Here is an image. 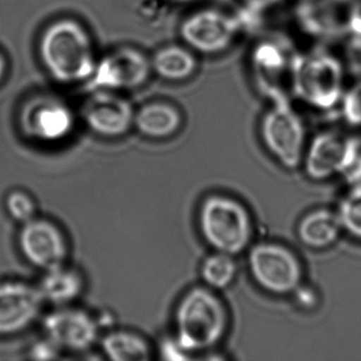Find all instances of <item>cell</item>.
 <instances>
[{"label": "cell", "instance_id": "20", "mask_svg": "<svg viewBox=\"0 0 361 361\" xmlns=\"http://www.w3.org/2000/svg\"><path fill=\"white\" fill-rule=\"evenodd\" d=\"M82 289V276L64 265L47 270L39 286L44 300L59 305L77 299L81 295Z\"/></svg>", "mask_w": 361, "mask_h": 361}, {"label": "cell", "instance_id": "1", "mask_svg": "<svg viewBox=\"0 0 361 361\" xmlns=\"http://www.w3.org/2000/svg\"><path fill=\"white\" fill-rule=\"evenodd\" d=\"M348 85L345 64L333 50L317 46L295 52L291 98L317 111L338 109Z\"/></svg>", "mask_w": 361, "mask_h": 361}, {"label": "cell", "instance_id": "4", "mask_svg": "<svg viewBox=\"0 0 361 361\" xmlns=\"http://www.w3.org/2000/svg\"><path fill=\"white\" fill-rule=\"evenodd\" d=\"M200 227L204 240L215 251L231 255L245 250L252 236L248 210L227 196H210L202 202Z\"/></svg>", "mask_w": 361, "mask_h": 361}, {"label": "cell", "instance_id": "14", "mask_svg": "<svg viewBox=\"0 0 361 361\" xmlns=\"http://www.w3.org/2000/svg\"><path fill=\"white\" fill-rule=\"evenodd\" d=\"M23 255L37 267L45 269L64 265L67 244L61 230L45 219H31L20 234Z\"/></svg>", "mask_w": 361, "mask_h": 361}, {"label": "cell", "instance_id": "30", "mask_svg": "<svg viewBox=\"0 0 361 361\" xmlns=\"http://www.w3.org/2000/svg\"><path fill=\"white\" fill-rule=\"evenodd\" d=\"M8 71V61L5 54L0 51V83L5 79Z\"/></svg>", "mask_w": 361, "mask_h": 361}, {"label": "cell", "instance_id": "10", "mask_svg": "<svg viewBox=\"0 0 361 361\" xmlns=\"http://www.w3.org/2000/svg\"><path fill=\"white\" fill-rule=\"evenodd\" d=\"M151 71V60L140 50L118 48L98 60L88 88L92 92L136 90L147 81Z\"/></svg>", "mask_w": 361, "mask_h": 361}, {"label": "cell", "instance_id": "28", "mask_svg": "<svg viewBox=\"0 0 361 361\" xmlns=\"http://www.w3.org/2000/svg\"><path fill=\"white\" fill-rule=\"evenodd\" d=\"M160 355L164 360H188L190 353L180 345L176 338L164 339L160 345Z\"/></svg>", "mask_w": 361, "mask_h": 361}, {"label": "cell", "instance_id": "13", "mask_svg": "<svg viewBox=\"0 0 361 361\" xmlns=\"http://www.w3.org/2000/svg\"><path fill=\"white\" fill-rule=\"evenodd\" d=\"M134 117L130 101L115 92H92L83 106L84 121L101 136H122L134 124Z\"/></svg>", "mask_w": 361, "mask_h": 361}, {"label": "cell", "instance_id": "31", "mask_svg": "<svg viewBox=\"0 0 361 361\" xmlns=\"http://www.w3.org/2000/svg\"><path fill=\"white\" fill-rule=\"evenodd\" d=\"M331 3H333L334 5L337 6V7H348L350 3H352L353 0H329Z\"/></svg>", "mask_w": 361, "mask_h": 361}, {"label": "cell", "instance_id": "16", "mask_svg": "<svg viewBox=\"0 0 361 361\" xmlns=\"http://www.w3.org/2000/svg\"><path fill=\"white\" fill-rule=\"evenodd\" d=\"M340 8L329 0H298L295 23L300 32L310 39L322 43L343 32V16Z\"/></svg>", "mask_w": 361, "mask_h": 361}, {"label": "cell", "instance_id": "26", "mask_svg": "<svg viewBox=\"0 0 361 361\" xmlns=\"http://www.w3.org/2000/svg\"><path fill=\"white\" fill-rule=\"evenodd\" d=\"M344 35L361 43V0H353L343 13Z\"/></svg>", "mask_w": 361, "mask_h": 361}, {"label": "cell", "instance_id": "18", "mask_svg": "<svg viewBox=\"0 0 361 361\" xmlns=\"http://www.w3.org/2000/svg\"><path fill=\"white\" fill-rule=\"evenodd\" d=\"M342 230L337 212L319 209L301 219L298 226V235L306 246L326 248L338 240Z\"/></svg>", "mask_w": 361, "mask_h": 361}, {"label": "cell", "instance_id": "17", "mask_svg": "<svg viewBox=\"0 0 361 361\" xmlns=\"http://www.w3.org/2000/svg\"><path fill=\"white\" fill-rule=\"evenodd\" d=\"M134 126L149 138H166L180 128L181 115L169 103L152 102L135 111Z\"/></svg>", "mask_w": 361, "mask_h": 361}, {"label": "cell", "instance_id": "6", "mask_svg": "<svg viewBox=\"0 0 361 361\" xmlns=\"http://www.w3.org/2000/svg\"><path fill=\"white\" fill-rule=\"evenodd\" d=\"M293 54L278 37H263L251 47L249 75L255 90L267 103L291 100Z\"/></svg>", "mask_w": 361, "mask_h": 361}, {"label": "cell", "instance_id": "19", "mask_svg": "<svg viewBox=\"0 0 361 361\" xmlns=\"http://www.w3.org/2000/svg\"><path fill=\"white\" fill-rule=\"evenodd\" d=\"M151 66L152 71L166 81H185L195 73L197 59L189 47L170 45L155 52Z\"/></svg>", "mask_w": 361, "mask_h": 361}, {"label": "cell", "instance_id": "21", "mask_svg": "<svg viewBox=\"0 0 361 361\" xmlns=\"http://www.w3.org/2000/svg\"><path fill=\"white\" fill-rule=\"evenodd\" d=\"M103 352L111 360H149V344L140 336L130 331H113L102 340Z\"/></svg>", "mask_w": 361, "mask_h": 361}, {"label": "cell", "instance_id": "5", "mask_svg": "<svg viewBox=\"0 0 361 361\" xmlns=\"http://www.w3.org/2000/svg\"><path fill=\"white\" fill-rule=\"evenodd\" d=\"M306 174L314 180L337 175L352 185L361 183V139L340 130H326L312 138L304 154Z\"/></svg>", "mask_w": 361, "mask_h": 361}, {"label": "cell", "instance_id": "27", "mask_svg": "<svg viewBox=\"0 0 361 361\" xmlns=\"http://www.w3.org/2000/svg\"><path fill=\"white\" fill-rule=\"evenodd\" d=\"M61 350L62 348L56 342L47 338L35 343L31 350L30 355L37 360H54L60 356Z\"/></svg>", "mask_w": 361, "mask_h": 361}, {"label": "cell", "instance_id": "22", "mask_svg": "<svg viewBox=\"0 0 361 361\" xmlns=\"http://www.w3.org/2000/svg\"><path fill=\"white\" fill-rule=\"evenodd\" d=\"M235 276L236 264L233 255L216 251L202 263V280L211 288H227L233 282Z\"/></svg>", "mask_w": 361, "mask_h": 361}, {"label": "cell", "instance_id": "24", "mask_svg": "<svg viewBox=\"0 0 361 361\" xmlns=\"http://www.w3.org/2000/svg\"><path fill=\"white\" fill-rule=\"evenodd\" d=\"M338 109L346 124L361 128V78L348 83Z\"/></svg>", "mask_w": 361, "mask_h": 361}, {"label": "cell", "instance_id": "15", "mask_svg": "<svg viewBox=\"0 0 361 361\" xmlns=\"http://www.w3.org/2000/svg\"><path fill=\"white\" fill-rule=\"evenodd\" d=\"M44 301L39 288L27 283L0 284V335L18 333L32 324Z\"/></svg>", "mask_w": 361, "mask_h": 361}, {"label": "cell", "instance_id": "12", "mask_svg": "<svg viewBox=\"0 0 361 361\" xmlns=\"http://www.w3.org/2000/svg\"><path fill=\"white\" fill-rule=\"evenodd\" d=\"M100 322L79 308H60L47 314L44 329L47 338L61 348L82 352L92 348L99 337Z\"/></svg>", "mask_w": 361, "mask_h": 361}, {"label": "cell", "instance_id": "11", "mask_svg": "<svg viewBox=\"0 0 361 361\" xmlns=\"http://www.w3.org/2000/svg\"><path fill=\"white\" fill-rule=\"evenodd\" d=\"M20 123L27 136L45 142H56L73 132L75 116L63 101L54 97L39 96L23 106Z\"/></svg>", "mask_w": 361, "mask_h": 361}, {"label": "cell", "instance_id": "29", "mask_svg": "<svg viewBox=\"0 0 361 361\" xmlns=\"http://www.w3.org/2000/svg\"><path fill=\"white\" fill-rule=\"evenodd\" d=\"M242 9L255 16L270 11L283 3V0H240Z\"/></svg>", "mask_w": 361, "mask_h": 361}, {"label": "cell", "instance_id": "7", "mask_svg": "<svg viewBox=\"0 0 361 361\" xmlns=\"http://www.w3.org/2000/svg\"><path fill=\"white\" fill-rule=\"evenodd\" d=\"M262 140L285 168H298L305 154V126L291 100L268 103L261 119Z\"/></svg>", "mask_w": 361, "mask_h": 361}, {"label": "cell", "instance_id": "9", "mask_svg": "<svg viewBox=\"0 0 361 361\" xmlns=\"http://www.w3.org/2000/svg\"><path fill=\"white\" fill-rule=\"evenodd\" d=\"M249 269L255 282L269 293L286 295L299 288L302 266L286 247L276 243H261L251 249Z\"/></svg>", "mask_w": 361, "mask_h": 361}, {"label": "cell", "instance_id": "23", "mask_svg": "<svg viewBox=\"0 0 361 361\" xmlns=\"http://www.w3.org/2000/svg\"><path fill=\"white\" fill-rule=\"evenodd\" d=\"M342 229L361 240V183L354 185L340 202L337 211Z\"/></svg>", "mask_w": 361, "mask_h": 361}, {"label": "cell", "instance_id": "2", "mask_svg": "<svg viewBox=\"0 0 361 361\" xmlns=\"http://www.w3.org/2000/svg\"><path fill=\"white\" fill-rule=\"evenodd\" d=\"M39 52L47 73L62 84L87 82L98 63L92 37L73 18L51 23L42 33Z\"/></svg>", "mask_w": 361, "mask_h": 361}, {"label": "cell", "instance_id": "25", "mask_svg": "<svg viewBox=\"0 0 361 361\" xmlns=\"http://www.w3.org/2000/svg\"><path fill=\"white\" fill-rule=\"evenodd\" d=\"M8 212L16 221L26 224L35 219L37 208L32 198L22 191H14L6 200Z\"/></svg>", "mask_w": 361, "mask_h": 361}, {"label": "cell", "instance_id": "8", "mask_svg": "<svg viewBox=\"0 0 361 361\" xmlns=\"http://www.w3.org/2000/svg\"><path fill=\"white\" fill-rule=\"evenodd\" d=\"M244 30L238 13L206 8L188 16L179 32L190 49L214 56L231 48Z\"/></svg>", "mask_w": 361, "mask_h": 361}, {"label": "cell", "instance_id": "3", "mask_svg": "<svg viewBox=\"0 0 361 361\" xmlns=\"http://www.w3.org/2000/svg\"><path fill=\"white\" fill-rule=\"evenodd\" d=\"M176 339L188 353L216 345L228 326L227 310L210 289L196 287L179 303L175 316Z\"/></svg>", "mask_w": 361, "mask_h": 361}]
</instances>
